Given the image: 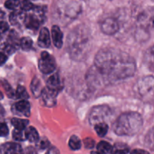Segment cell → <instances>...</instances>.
Returning a JSON list of instances; mask_svg holds the SVG:
<instances>
[{
    "label": "cell",
    "instance_id": "6da1fadb",
    "mask_svg": "<svg viewBox=\"0 0 154 154\" xmlns=\"http://www.w3.org/2000/svg\"><path fill=\"white\" fill-rule=\"evenodd\" d=\"M94 66L108 83L126 79L135 75L136 64L132 57L115 48H103L95 57Z\"/></svg>",
    "mask_w": 154,
    "mask_h": 154
},
{
    "label": "cell",
    "instance_id": "7a4b0ae2",
    "mask_svg": "<svg viewBox=\"0 0 154 154\" xmlns=\"http://www.w3.org/2000/svg\"><path fill=\"white\" fill-rule=\"evenodd\" d=\"M92 46L90 29L85 25L75 27L67 38V48L70 57L75 61L87 58Z\"/></svg>",
    "mask_w": 154,
    "mask_h": 154
},
{
    "label": "cell",
    "instance_id": "3957f363",
    "mask_svg": "<svg viewBox=\"0 0 154 154\" xmlns=\"http://www.w3.org/2000/svg\"><path fill=\"white\" fill-rule=\"evenodd\" d=\"M143 126L141 114L135 111L122 114L113 124V130L117 135L132 136L138 133Z\"/></svg>",
    "mask_w": 154,
    "mask_h": 154
},
{
    "label": "cell",
    "instance_id": "277c9868",
    "mask_svg": "<svg viewBox=\"0 0 154 154\" xmlns=\"http://www.w3.org/2000/svg\"><path fill=\"white\" fill-rule=\"evenodd\" d=\"M111 114V108L108 105H100L94 106L89 114V123L93 126L99 123H105V120L109 118Z\"/></svg>",
    "mask_w": 154,
    "mask_h": 154
},
{
    "label": "cell",
    "instance_id": "5b68a950",
    "mask_svg": "<svg viewBox=\"0 0 154 154\" xmlns=\"http://www.w3.org/2000/svg\"><path fill=\"white\" fill-rule=\"evenodd\" d=\"M45 8L35 5L32 13L26 14L25 20L26 27L31 30H37L45 20Z\"/></svg>",
    "mask_w": 154,
    "mask_h": 154
},
{
    "label": "cell",
    "instance_id": "8992f818",
    "mask_svg": "<svg viewBox=\"0 0 154 154\" xmlns=\"http://www.w3.org/2000/svg\"><path fill=\"white\" fill-rule=\"evenodd\" d=\"M86 80H87V84L92 89L99 88L103 85L109 84L105 76L94 66L90 68L87 72Z\"/></svg>",
    "mask_w": 154,
    "mask_h": 154
},
{
    "label": "cell",
    "instance_id": "52a82bcc",
    "mask_svg": "<svg viewBox=\"0 0 154 154\" xmlns=\"http://www.w3.org/2000/svg\"><path fill=\"white\" fill-rule=\"evenodd\" d=\"M136 92L141 97H148L154 93V77L146 76L136 84Z\"/></svg>",
    "mask_w": 154,
    "mask_h": 154
},
{
    "label": "cell",
    "instance_id": "ba28073f",
    "mask_svg": "<svg viewBox=\"0 0 154 154\" xmlns=\"http://www.w3.org/2000/svg\"><path fill=\"white\" fill-rule=\"evenodd\" d=\"M38 69L42 73L45 75L52 73L55 70V60L47 51H43L41 54V57L38 61Z\"/></svg>",
    "mask_w": 154,
    "mask_h": 154
},
{
    "label": "cell",
    "instance_id": "9c48e42d",
    "mask_svg": "<svg viewBox=\"0 0 154 154\" xmlns=\"http://www.w3.org/2000/svg\"><path fill=\"white\" fill-rule=\"evenodd\" d=\"M120 26L117 20L112 17H108L104 20L100 25L101 31L105 35H112L118 32Z\"/></svg>",
    "mask_w": 154,
    "mask_h": 154
},
{
    "label": "cell",
    "instance_id": "30bf717a",
    "mask_svg": "<svg viewBox=\"0 0 154 154\" xmlns=\"http://www.w3.org/2000/svg\"><path fill=\"white\" fill-rule=\"evenodd\" d=\"M12 112L18 116L29 117L30 104L27 100H20L14 104L11 107Z\"/></svg>",
    "mask_w": 154,
    "mask_h": 154
},
{
    "label": "cell",
    "instance_id": "8fae6325",
    "mask_svg": "<svg viewBox=\"0 0 154 154\" xmlns=\"http://www.w3.org/2000/svg\"><path fill=\"white\" fill-rule=\"evenodd\" d=\"M57 94H58L57 92L50 90L46 87L45 88H44L41 96H42V99L44 104L46 106L51 108V107L55 106L56 103H57Z\"/></svg>",
    "mask_w": 154,
    "mask_h": 154
},
{
    "label": "cell",
    "instance_id": "7c38bea8",
    "mask_svg": "<svg viewBox=\"0 0 154 154\" xmlns=\"http://www.w3.org/2000/svg\"><path fill=\"white\" fill-rule=\"evenodd\" d=\"M1 154H24L23 150L20 144L14 142L5 143L0 145Z\"/></svg>",
    "mask_w": 154,
    "mask_h": 154
},
{
    "label": "cell",
    "instance_id": "4fadbf2b",
    "mask_svg": "<svg viewBox=\"0 0 154 154\" xmlns=\"http://www.w3.org/2000/svg\"><path fill=\"white\" fill-rule=\"evenodd\" d=\"M26 17V13L20 9H18V10L14 11L10 14L9 21L12 25L19 26L25 23Z\"/></svg>",
    "mask_w": 154,
    "mask_h": 154
},
{
    "label": "cell",
    "instance_id": "5bb4252c",
    "mask_svg": "<svg viewBox=\"0 0 154 154\" xmlns=\"http://www.w3.org/2000/svg\"><path fill=\"white\" fill-rule=\"evenodd\" d=\"M38 45L42 48H48L51 45V36L49 30L46 27H44L40 30L38 38Z\"/></svg>",
    "mask_w": 154,
    "mask_h": 154
},
{
    "label": "cell",
    "instance_id": "9a60e30c",
    "mask_svg": "<svg viewBox=\"0 0 154 154\" xmlns=\"http://www.w3.org/2000/svg\"><path fill=\"white\" fill-rule=\"evenodd\" d=\"M51 34H52V39L54 45L57 48H61L63 45V33L60 27L57 25L53 26Z\"/></svg>",
    "mask_w": 154,
    "mask_h": 154
},
{
    "label": "cell",
    "instance_id": "2e32d148",
    "mask_svg": "<svg viewBox=\"0 0 154 154\" xmlns=\"http://www.w3.org/2000/svg\"><path fill=\"white\" fill-rule=\"evenodd\" d=\"M61 81L58 73H54L49 77L47 81V87L48 89L59 93L61 90Z\"/></svg>",
    "mask_w": 154,
    "mask_h": 154
},
{
    "label": "cell",
    "instance_id": "e0dca14e",
    "mask_svg": "<svg viewBox=\"0 0 154 154\" xmlns=\"http://www.w3.org/2000/svg\"><path fill=\"white\" fill-rule=\"evenodd\" d=\"M30 88H31V91L32 93V94L34 95L35 97H38V96H40L44 90V89H42L41 81L38 78H36V77H35L32 79V81Z\"/></svg>",
    "mask_w": 154,
    "mask_h": 154
},
{
    "label": "cell",
    "instance_id": "ac0fdd59",
    "mask_svg": "<svg viewBox=\"0 0 154 154\" xmlns=\"http://www.w3.org/2000/svg\"><path fill=\"white\" fill-rule=\"evenodd\" d=\"M25 134L26 139L29 140L30 142L38 143L40 140L37 130L32 126H29L25 130Z\"/></svg>",
    "mask_w": 154,
    "mask_h": 154
},
{
    "label": "cell",
    "instance_id": "d6986e66",
    "mask_svg": "<svg viewBox=\"0 0 154 154\" xmlns=\"http://www.w3.org/2000/svg\"><path fill=\"white\" fill-rule=\"evenodd\" d=\"M97 151L102 154H113V147L107 141H102L97 144Z\"/></svg>",
    "mask_w": 154,
    "mask_h": 154
},
{
    "label": "cell",
    "instance_id": "ffe728a7",
    "mask_svg": "<svg viewBox=\"0 0 154 154\" xmlns=\"http://www.w3.org/2000/svg\"><path fill=\"white\" fill-rule=\"evenodd\" d=\"M11 123L14 126L15 129L23 131L26 129V126L29 125V120L20 118H12Z\"/></svg>",
    "mask_w": 154,
    "mask_h": 154
},
{
    "label": "cell",
    "instance_id": "44dd1931",
    "mask_svg": "<svg viewBox=\"0 0 154 154\" xmlns=\"http://www.w3.org/2000/svg\"><path fill=\"white\" fill-rule=\"evenodd\" d=\"M69 146L72 150H78L81 149L82 144H81V141L78 136L72 135L69 141Z\"/></svg>",
    "mask_w": 154,
    "mask_h": 154
},
{
    "label": "cell",
    "instance_id": "7402d4cb",
    "mask_svg": "<svg viewBox=\"0 0 154 154\" xmlns=\"http://www.w3.org/2000/svg\"><path fill=\"white\" fill-rule=\"evenodd\" d=\"M29 94L25 87L21 85L18 86L16 92H15V99H20V100H26L29 99Z\"/></svg>",
    "mask_w": 154,
    "mask_h": 154
},
{
    "label": "cell",
    "instance_id": "603a6c76",
    "mask_svg": "<svg viewBox=\"0 0 154 154\" xmlns=\"http://www.w3.org/2000/svg\"><path fill=\"white\" fill-rule=\"evenodd\" d=\"M94 128L96 133L98 134L99 136L104 137L106 135L107 133H108V126L106 123H99V124L96 125V126H94Z\"/></svg>",
    "mask_w": 154,
    "mask_h": 154
},
{
    "label": "cell",
    "instance_id": "cb8c5ba5",
    "mask_svg": "<svg viewBox=\"0 0 154 154\" xmlns=\"http://www.w3.org/2000/svg\"><path fill=\"white\" fill-rule=\"evenodd\" d=\"M0 49L5 54H9L10 55V54H12L13 53L15 52L17 48L15 46H14L12 44H11L10 42H6L0 45Z\"/></svg>",
    "mask_w": 154,
    "mask_h": 154
},
{
    "label": "cell",
    "instance_id": "d4e9b609",
    "mask_svg": "<svg viewBox=\"0 0 154 154\" xmlns=\"http://www.w3.org/2000/svg\"><path fill=\"white\" fill-rule=\"evenodd\" d=\"M32 40L29 37H23L20 41V46L23 51H29L32 47Z\"/></svg>",
    "mask_w": 154,
    "mask_h": 154
},
{
    "label": "cell",
    "instance_id": "484cf974",
    "mask_svg": "<svg viewBox=\"0 0 154 154\" xmlns=\"http://www.w3.org/2000/svg\"><path fill=\"white\" fill-rule=\"evenodd\" d=\"M129 149L126 144H117L113 147V154H126Z\"/></svg>",
    "mask_w": 154,
    "mask_h": 154
},
{
    "label": "cell",
    "instance_id": "4316f807",
    "mask_svg": "<svg viewBox=\"0 0 154 154\" xmlns=\"http://www.w3.org/2000/svg\"><path fill=\"white\" fill-rule=\"evenodd\" d=\"M146 144L154 150V127L152 128L145 137Z\"/></svg>",
    "mask_w": 154,
    "mask_h": 154
},
{
    "label": "cell",
    "instance_id": "83f0119b",
    "mask_svg": "<svg viewBox=\"0 0 154 154\" xmlns=\"http://www.w3.org/2000/svg\"><path fill=\"white\" fill-rule=\"evenodd\" d=\"M144 60L148 63L150 66H154V45L152 46L148 51L146 52Z\"/></svg>",
    "mask_w": 154,
    "mask_h": 154
},
{
    "label": "cell",
    "instance_id": "f1b7e54d",
    "mask_svg": "<svg viewBox=\"0 0 154 154\" xmlns=\"http://www.w3.org/2000/svg\"><path fill=\"white\" fill-rule=\"evenodd\" d=\"M12 137L15 141H23L26 140V134L25 132L21 130H17V129H14L12 133Z\"/></svg>",
    "mask_w": 154,
    "mask_h": 154
},
{
    "label": "cell",
    "instance_id": "f546056e",
    "mask_svg": "<svg viewBox=\"0 0 154 154\" xmlns=\"http://www.w3.org/2000/svg\"><path fill=\"white\" fill-rule=\"evenodd\" d=\"M5 6L6 8L11 10H18V8L20 7V2L14 1V0H9L5 2Z\"/></svg>",
    "mask_w": 154,
    "mask_h": 154
},
{
    "label": "cell",
    "instance_id": "4dcf8cb0",
    "mask_svg": "<svg viewBox=\"0 0 154 154\" xmlns=\"http://www.w3.org/2000/svg\"><path fill=\"white\" fill-rule=\"evenodd\" d=\"M35 5L29 1H22L20 2V9L23 11H32L35 8Z\"/></svg>",
    "mask_w": 154,
    "mask_h": 154
},
{
    "label": "cell",
    "instance_id": "1f68e13d",
    "mask_svg": "<svg viewBox=\"0 0 154 154\" xmlns=\"http://www.w3.org/2000/svg\"><path fill=\"white\" fill-rule=\"evenodd\" d=\"M9 129L6 123L0 122V137H5L8 135Z\"/></svg>",
    "mask_w": 154,
    "mask_h": 154
},
{
    "label": "cell",
    "instance_id": "d6a6232c",
    "mask_svg": "<svg viewBox=\"0 0 154 154\" xmlns=\"http://www.w3.org/2000/svg\"><path fill=\"white\" fill-rule=\"evenodd\" d=\"M38 146L40 149L42 150H45V149H47L50 146V142L48 139L46 138H42V140H39V141L38 142Z\"/></svg>",
    "mask_w": 154,
    "mask_h": 154
},
{
    "label": "cell",
    "instance_id": "836d02e7",
    "mask_svg": "<svg viewBox=\"0 0 154 154\" xmlns=\"http://www.w3.org/2000/svg\"><path fill=\"white\" fill-rule=\"evenodd\" d=\"M84 144L86 147V148L91 149L93 147H95V141L91 138H87L84 140Z\"/></svg>",
    "mask_w": 154,
    "mask_h": 154
},
{
    "label": "cell",
    "instance_id": "e575fe53",
    "mask_svg": "<svg viewBox=\"0 0 154 154\" xmlns=\"http://www.w3.org/2000/svg\"><path fill=\"white\" fill-rule=\"evenodd\" d=\"M3 86H4V88L5 90L6 93H7V95L8 96V97L15 98V93L13 91V90H12V88L11 87V86L9 85L8 84H7V83L3 84Z\"/></svg>",
    "mask_w": 154,
    "mask_h": 154
},
{
    "label": "cell",
    "instance_id": "d590c367",
    "mask_svg": "<svg viewBox=\"0 0 154 154\" xmlns=\"http://www.w3.org/2000/svg\"><path fill=\"white\" fill-rule=\"evenodd\" d=\"M9 29V25L5 21H0V35L6 32Z\"/></svg>",
    "mask_w": 154,
    "mask_h": 154
},
{
    "label": "cell",
    "instance_id": "8d00e7d4",
    "mask_svg": "<svg viewBox=\"0 0 154 154\" xmlns=\"http://www.w3.org/2000/svg\"><path fill=\"white\" fill-rule=\"evenodd\" d=\"M130 154H150L148 151L141 149H135L130 152Z\"/></svg>",
    "mask_w": 154,
    "mask_h": 154
},
{
    "label": "cell",
    "instance_id": "74e56055",
    "mask_svg": "<svg viewBox=\"0 0 154 154\" xmlns=\"http://www.w3.org/2000/svg\"><path fill=\"white\" fill-rule=\"evenodd\" d=\"M8 57L5 53L0 52V66L3 65L4 63H5V62L7 61Z\"/></svg>",
    "mask_w": 154,
    "mask_h": 154
},
{
    "label": "cell",
    "instance_id": "f35d334b",
    "mask_svg": "<svg viewBox=\"0 0 154 154\" xmlns=\"http://www.w3.org/2000/svg\"><path fill=\"white\" fill-rule=\"evenodd\" d=\"M47 154H60V151L55 147H52L48 149Z\"/></svg>",
    "mask_w": 154,
    "mask_h": 154
},
{
    "label": "cell",
    "instance_id": "ab89813d",
    "mask_svg": "<svg viewBox=\"0 0 154 154\" xmlns=\"http://www.w3.org/2000/svg\"><path fill=\"white\" fill-rule=\"evenodd\" d=\"M5 111L4 108L2 107V105L0 104V119L3 118L5 117Z\"/></svg>",
    "mask_w": 154,
    "mask_h": 154
},
{
    "label": "cell",
    "instance_id": "60d3db41",
    "mask_svg": "<svg viewBox=\"0 0 154 154\" xmlns=\"http://www.w3.org/2000/svg\"><path fill=\"white\" fill-rule=\"evenodd\" d=\"M24 154H35V153L32 147H28L26 150V153H24Z\"/></svg>",
    "mask_w": 154,
    "mask_h": 154
},
{
    "label": "cell",
    "instance_id": "b9f144b4",
    "mask_svg": "<svg viewBox=\"0 0 154 154\" xmlns=\"http://www.w3.org/2000/svg\"><path fill=\"white\" fill-rule=\"evenodd\" d=\"M5 12L2 11H0V19H3L5 17Z\"/></svg>",
    "mask_w": 154,
    "mask_h": 154
},
{
    "label": "cell",
    "instance_id": "7bdbcfd3",
    "mask_svg": "<svg viewBox=\"0 0 154 154\" xmlns=\"http://www.w3.org/2000/svg\"><path fill=\"white\" fill-rule=\"evenodd\" d=\"M3 97H4V96H3V93L0 91V100H2V99H3Z\"/></svg>",
    "mask_w": 154,
    "mask_h": 154
},
{
    "label": "cell",
    "instance_id": "ee69618b",
    "mask_svg": "<svg viewBox=\"0 0 154 154\" xmlns=\"http://www.w3.org/2000/svg\"><path fill=\"white\" fill-rule=\"evenodd\" d=\"M91 154H102V153H100L99 152H98V151H92Z\"/></svg>",
    "mask_w": 154,
    "mask_h": 154
}]
</instances>
